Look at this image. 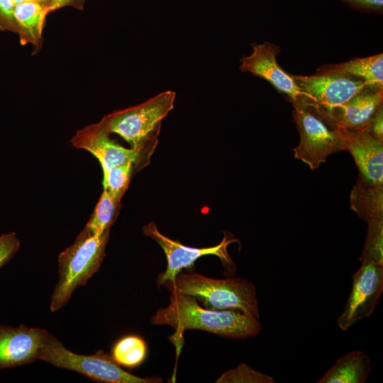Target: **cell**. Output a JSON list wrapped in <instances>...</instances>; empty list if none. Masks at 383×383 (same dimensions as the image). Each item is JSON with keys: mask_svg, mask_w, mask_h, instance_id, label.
Listing matches in <instances>:
<instances>
[{"mask_svg": "<svg viewBox=\"0 0 383 383\" xmlns=\"http://www.w3.org/2000/svg\"><path fill=\"white\" fill-rule=\"evenodd\" d=\"M156 325H168L175 330L172 341L180 350L184 331L203 330L233 339L257 335L262 330L260 319L234 310H211L201 306L192 296L171 293L170 303L152 317Z\"/></svg>", "mask_w": 383, "mask_h": 383, "instance_id": "1", "label": "cell"}, {"mask_svg": "<svg viewBox=\"0 0 383 383\" xmlns=\"http://www.w3.org/2000/svg\"><path fill=\"white\" fill-rule=\"evenodd\" d=\"M170 293L194 296L211 310H234L260 319L254 285L240 277L212 279L194 273H179L165 283Z\"/></svg>", "mask_w": 383, "mask_h": 383, "instance_id": "2", "label": "cell"}, {"mask_svg": "<svg viewBox=\"0 0 383 383\" xmlns=\"http://www.w3.org/2000/svg\"><path fill=\"white\" fill-rule=\"evenodd\" d=\"M109 232L108 230L94 235L82 231L75 241L59 255V277L50 299L51 312L62 309L74 291L85 285L99 270L105 257Z\"/></svg>", "mask_w": 383, "mask_h": 383, "instance_id": "3", "label": "cell"}, {"mask_svg": "<svg viewBox=\"0 0 383 383\" xmlns=\"http://www.w3.org/2000/svg\"><path fill=\"white\" fill-rule=\"evenodd\" d=\"M176 94L165 91L132 107L114 111L99 122L110 133H116L133 148H142L157 135L162 120L173 109Z\"/></svg>", "mask_w": 383, "mask_h": 383, "instance_id": "4", "label": "cell"}, {"mask_svg": "<svg viewBox=\"0 0 383 383\" xmlns=\"http://www.w3.org/2000/svg\"><path fill=\"white\" fill-rule=\"evenodd\" d=\"M38 360L55 367L82 374L92 381L106 383H157L158 377L143 378L135 376L116 363L111 356L102 350L93 355H79L67 349L52 334H50L42 348Z\"/></svg>", "mask_w": 383, "mask_h": 383, "instance_id": "5", "label": "cell"}, {"mask_svg": "<svg viewBox=\"0 0 383 383\" xmlns=\"http://www.w3.org/2000/svg\"><path fill=\"white\" fill-rule=\"evenodd\" d=\"M293 106L294 120L300 136L299 145L294 148V157L311 170L318 169L329 155L343 150L341 130L313 106Z\"/></svg>", "mask_w": 383, "mask_h": 383, "instance_id": "6", "label": "cell"}, {"mask_svg": "<svg viewBox=\"0 0 383 383\" xmlns=\"http://www.w3.org/2000/svg\"><path fill=\"white\" fill-rule=\"evenodd\" d=\"M360 260L361 266L353 275L349 297L337 320L342 331L371 316L383 291V265L364 255Z\"/></svg>", "mask_w": 383, "mask_h": 383, "instance_id": "7", "label": "cell"}, {"mask_svg": "<svg viewBox=\"0 0 383 383\" xmlns=\"http://www.w3.org/2000/svg\"><path fill=\"white\" fill-rule=\"evenodd\" d=\"M293 77L309 105L323 111L345 104L367 88L361 79L338 72H317L311 76Z\"/></svg>", "mask_w": 383, "mask_h": 383, "instance_id": "8", "label": "cell"}, {"mask_svg": "<svg viewBox=\"0 0 383 383\" xmlns=\"http://www.w3.org/2000/svg\"><path fill=\"white\" fill-rule=\"evenodd\" d=\"M252 47V53L240 60V70L267 80L285 94L293 106L309 105L305 94L296 83L293 75L284 71L277 63L279 47L269 42L253 43Z\"/></svg>", "mask_w": 383, "mask_h": 383, "instance_id": "9", "label": "cell"}, {"mask_svg": "<svg viewBox=\"0 0 383 383\" xmlns=\"http://www.w3.org/2000/svg\"><path fill=\"white\" fill-rule=\"evenodd\" d=\"M143 232L145 235L152 238L160 245L167 257V269L164 272L160 274L157 279L158 286L165 285L167 282H173L182 269L192 266L198 258L204 255H216L224 263L230 264L232 262L227 251V247L230 243L235 242L236 240L228 239L226 235L217 245L197 248L183 245L166 237L158 231L157 226L153 222L145 226Z\"/></svg>", "mask_w": 383, "mask_h": 383, "instance_id": "10", "label": "cell"}, {"mask_svg": "<svg viewBox=\"0 0 383 383\" xmlns=\"http://www.w3.org/2000/svg\"><path fill=\"white\" fill-rule=\"evenodd\" d=\"M50 333L23 324L0 325V370L26 365L38 360Z\"/></svg>", "mask_w": 383, "mask_h": 383, "instance_id": "11", "label": "cell"}, {"mask_svg": "<svg viewBox=\"0 0 383 383\" xmlns=\"http://www.w3.org/2000/svg\"><path fill=\"white\" fill-rule=\"evenodd\" d=\"M72 146L91 153L101 164L103 175L111 168L140 157L142 148H126L109 138V133L99 122L76 132L71 139Z\"/></svg>", "mask_w": 383, "mask_h": 383, "instance_id": "12", "label": "cell"}, {"mask_svg": "<svg viewBox=\"0 0 383 383\" xmlns=\"http://www.w3.org/2000/svg\"><path fill=\"white\" fill-rule=\"evenodd\" d=\"M340 130L343 150L354 158L359 176L371 184L383 185V142L365 131Z\"/></svg>", "mask_w": 383, "mask_h": 383, "instance_id": "13", "label": "cell"}, {"mask_svg": "<svg viewBox=\"0 0 383 383\" xmlns=\"http://www.w3.org/2000/svg\"><path fill=\"white\" fill-rule=\"evenodd\" d=\"M382 100L383 90L365 88L338 107L328 111L318 110L338 128L366 131L373 116L382 106Z\"/></svg>", "mask_w": 383, "mask_h": 383, "instance_id": "14", "label": "cell"}, {"mask_svg": "<svg viewBox=\"0 0 383 383\" xmlns=\"http://www.w3.org/2000/svg\"><path fill=\"white\" fill-rule=\"evenodd\" d=\"M49 13L46 4L28 2L16 4L14 18L21 44H31L36 52L40 48L44 23Z\"/></svg>", "mask_w": 383, "mask_h": 383, "instance_id": "15", "label": "cell"}, {"mask_svg": "<svg viewBox=\"0 0 383 383\" xmlns=\"http://www.w3.org/2000/svg\"><path fill=\"white\" fill-rule=\"evenodd\" d=\"M317 72H331L361 79L367 87L383 90V54L357 57L349 61L321 65Z\"/></svg>", "mask_w": 383, "mask_h": 383, "instance_id": "16", "label": "cell"}, {"mask_svg": "<svg viewBox=\"0 0 383 383\" xmlns=\"http://www.w3.org/2000/svg\"><path fill=\"white\" fill-rule=\"evenodd\" d=\"M370 360L362 351H352L340 357L318 383H364L368 378Z\"/></svg>", "mask_w": 383, "mask_h": 383, "instance_id": "17", "label": "cell"}, {"mask_svg": "<svg viewBox=\"0 0 383 383\" xmlns=\"http://www.w3.org/2000/svg\"><path fill=\"white\" fill-rule=\"evenodd\" d=\"M350 202L351 209L365 221L383 219V185L371 184L359 176Z\"/></svg>", "mask_w": 383, "mask_h": 383, "instance_id": "18", "label": "cell"}, {"mask_svg": "<svg viewBox=\"0 0 383 383\" xmlns=\"http://www.w3.org/2000/svg\"><path fill=\"white\" fill-rule=\"evenodd\" d=\"M120 202L121 199L104 189L92 215L82 231L90 235H99L110 230L117 217Z\"/></svg>", "mask_w": 383, "mask_h": 383, "instance_id": "19", "label": "cell"}, {"mask_svg": "<svg viewBox=\"0 0 383 383\" xmlns=\"http://www.w3.org/2000/svg\"><path fill=\"white\" fill-rule=\"evenodd\" d=\"M111 353L112 358L119 365L133 368L145 360L147 345L144 340L138 335H126L115 343Z\"/></svg>", "mask_w": 383, "mask_h": 383, "instance_id": "20", "label": "cell"}, {"mask_svg": "<svg viewBox=\"0 0 383 383\" xmlns=\"http://www.w3.org/2000/svg\"><path fill=\"white\" fill-rule=\"evenodd\" d=\"M133 163L126 162L111 168L103 175L104 189L116 199H121L128 187Z\"/></svg>", "mask_w": 383, "mask_h": 383, "instance_id": "21", "label": "cell"}, {"mask_svg": "<svg viewBox=\"0 0 383 383\" xmlns=\"http://www.w3.org/2000/svg\"><path fill=\"white\" fill-rule=\"evenodd\" d=\"M367 222V234L362 255L383 265V219H371Z\"/></svg>", "mask_w": 383, "mask_h": 383, "instance_id": "22", "label": "cell"}, {"mask_svg": "<svg viewBox=\"0 0 383 383\" xmlns=\"http://www.w3.org/2000/svg\"><path fill=\"white\" fill-rule=\"evenodd\" d=\"M217 383H274V379L240 363L237 367L227 370L216 381Z\"/></svg>", "mask_w": 383, "mask_h": 383, "instance_id": "23", "label": "cell"}, {"mask_svg": "<svg viewBox=\"0 0 383 383\" xmlns=\"http://www.w3.org/2000/svg\"><path fill=\"white\" fill-rule=\"evenodd\" d=\"M20 245V240L15 232L0 235V269L14 257Z\"/></svg>", "mask_w": 383, "mask_h": 383, "instance_id": "24", "label": "cell"}, {"mask_svg": "<svg viewBox=\"0 0 383 383\" xmlns=\"http://www.w3.org/2000/svg\"><path fill=\"white\" fill-rule=\"evenodd\" d=\"M13 0H0V30L16 33Z\"/></svg>", "mask_w": 383, "mask_h": 383, "instance_id": "25", "label": "cell"}, {"mask_svg": "<svg viewBox=\"0 0 383 383\" xmlns=\"http://www.w3.org/2000/svg\"><path fill=\"white\" fill-rule=\"evenodd\" d=\"M353 9L357 10L382 13L383 10V0H340Z\"/></svg>", "mask_w": 383, "mask_h": 383, "instance_id": "26", "label": "cell"}, {"mask_svg": "<svg viewBox=\"0 0 383 383\" xmlns=\"http://www.w3.org/2000/svg\"><path fill=\"white\" fill-rule=\"evenodd\" d=\"M365 131L383 142V107L381 106L372 118Z\"/></svg>", "mask_w": 383, "mask_h": 383, "instance_id": "27", "label": "cell"}, {"mask_svg": "<svg viewBox=\"0 0 383 383\" xmlns=\"http://www.w3.org/2000/svg\"><path fill=\"white\" fill-rule=\"evenodd\" d=\"M85 0H50L48 4L49 13L62 9L65 6H72L82 10Z\"/></svg>", "mask_w": 383, "mask_h": 383, "instance_id": "28", "label": "cell"}, {"mask_svg": "<svg viewBox=\"0 0 383 383\" xmlns=\"http://www.w3.org/2000/svg\"><path fill=\"white\" fill-rule=\"evenodd\" d=\"M50 0H13L15 4L28 2H38L48 4Z\"/></svg>", "mask_w": 383, "mask_h": 383, "instance_id": "29", "label": "cell"}]
</instances>
